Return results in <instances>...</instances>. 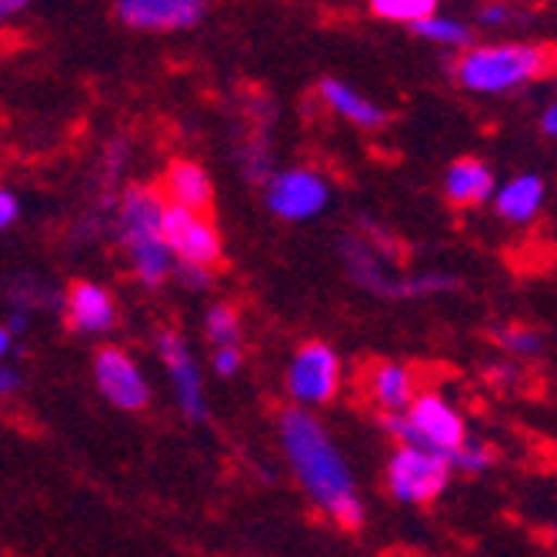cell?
<instances>
[{"label":"cell","instance_id":"cell-19","mask_svg":"<svg viewBox=\"0 0 557 557\" xmlns=\"http://www.w3.org/2000/svg\"><path fill=\"white\" fill-rule=\"evenodd\" d=\"M371 11L391 24H418L437 11V0H371Z\"/></svg>","mask_w":557,"mask_h":557},{"label":"cell","instance_id":"cell-25","mask_svg":"<svg viewBox=\"0 0 557 557\" xmlns=\"http://www.w3.org/2000/svg\"><path fill=\"white\" fill-rule=\"evenodd\" d=\"M21 218V200L11 187H0V231L14 227Z\"/></svg>","mask_w":557,"mask_h":557},{"label":"cell","instance_id":"cell-23","mask_svg":"<svg viewBox=\"0 0 557 557\" xmlns=\"http://www.w3.org/2000/svg\"><path fill=\"white\" fill-rule=\"evenodd\" d=\"M244 174L250 181H268V174H271V150H268L264 140H255V144L247 147V154H244Z\"/></svg>","mask_w":557,"mask_h":557},{"label":"cell","instance_id":"cell-12","mask_svg":"<svg viewBox=\"0 0 557 557\" xmlns=\"http://www.w3.org/2000/svg\"><path fill=\"white\" fill-rule=\"evenodd\" d=\"M161 197L168 205H181L190 211H211L214 200V184L208 177V171L197 161H174L164 171V184H161Z\"/></svg>","mask_w":557,"mask_h":557},{"label":"cell","instance_id":"cell-8","mask_svg":"<svg viewBox=\"0 0 557 557\" xmlns=\"http://www.w3.org/2000/svg\"><path fill=\"white\" fill-rule=\"evenodd\" d=\"M94 381L121 411H144L150 404V384L124 347H100L94 354Z\"/></svg>","mask_w":557,"mask_h":557},{"label":"cell","instance_id":"cell-16","mask_svg":"<svg viewBox=\"0 0 557 557\" xmlns=\"http://www.w3.org/2000/svg\"><path fill=\"white\" fill-rule=\"evenodd\" d=\"M321 97H324V104H327L337 117L350 121L354 127H368V131H374V127H381V124L387 121V111H384V108L371 104V100H368L364 94H358L354 87H347L344 81L324 77V81H321Z\"/></svg>","mask_w":557,"mask_h":557},{"label":"cell","instance_id":"cell-28","mask_svg":"<svg viewBox=\"0 0 557 557\" xmlns=\"http://www.w3.org/2000/svg\"><path fill=\"white\" fill-rule=\"evenodd\" d=\"M30 0H0V21H8V17H17L27 11Z\"/></svg>","mask_w":557,"mask_h":557},{"label":"cell","instance_id":"cell-32","mask_svg":"<svg viewBox=\"0 0 557 557\" xmlns=\"http://www.w3.org/2000/svg\"><path fill=\"white\" fill-rule=\"evenodd\" d=\"M8 331H11V334H24V331H27V314H24V311H14V314L8 318Z\"/></svg>","mask_w":557,"mask_h":557},{"label":"cell","instance_id":"cell-6","mask_svg":"<svg viewBox=\"0 0 557 557\" xmlns=\"http://www.w3.org/2000/svg\"><path fill=\"white\" fill-rule=\"evenodd\" d=\"M287 391L304 408H318L337 397L341 391V358L324 341H311L297 347L294 361L287 368Z\"/></svg>","mask_w":557,"mask_h":557},{"label":"cell","instance_id":"cell-27","mask_svg":"<svg viewBox=\"0 0 557 557\" xmlns=\"http://www.w3.org/2000/svg\"><path fill=\"white\" fill-rule=\"evenodd\" d=\"M21 387V374L14 368L4 364V358H0V397H8Z\"/></svg>","mask_w":557,"mask_h":557},{"label":"cell","instance_id":"cell-21","mask_svg":"<svg viewBox=\"0 0 557 557\" xmlns=\"http://www.w3.org/2000/svg\"><path fill=\"white\" fill-rule=\"evenodd\" d=\"M500 347L511 354V358H541L544 354V337L537 334V331H531V327H524V324H515V327H504L500 331Z\"/></svg>","mask_w":557,"mask_h":557},{"label":"cell","instance_id":"cell-2","mask_svg":"<svg viewBox=\"0 0 557 557\" xmlns=\"http://www.w3.org/2000/svg\"><path fill=\"white\" fill-rule=\"evenodd\" d=\"M117 237L144 287H161L174 274L164 237V197L154 187H127L117 205Z\"/></svg>","mask_w":557,"mask_h":557},{"label":"cell","instance_id":"cell-7","mask_svg":"<svg viewBox=\"0 0 557 557\" xmlns=\"http://www.w3.org/2000/svg\"><path fill=\"white\" fill-rule=\"evenodd\" d=\"M264 200L281 221H311L331 205V187L321 174L308 168H290L268 174Z\"/></svg>","mask_w":557,"mask_h":557},{"label":"cell","instance_id":"cell-13","mask_svg":"<svg viewBox=\"0 0 557 557\" xmlns=\"http://www.w3.org/2000/svg\"><path fill=\"white\" fill-rule=\"evenodd\" d=\"M544 197H547V184L537 174H518L508 184L494 187V194H491L494 211L511 224L534 221L544 208Z\"/></svg>","mask_w":557,"mask_h":557},{"label":"cell","instance_id":"cell-14","mask_svg":"<svg viewBox=\"0 0 557 557\" xmlns=\"http://www.w3.org/2000/svg\"><path fill=\"white\" fill-rule=\"evenodd\" d=\"M344 261H347V271L350 277L358 281L364 290L377 294V297H387V300H397L400 294V277H394V271L384 264V258L377 250L358 237H347L344 240Z\"/></svg>","mask_w":557,"mask_h":557},{"label":"cell","instance_id":"cell-10","mask_svg":"<svg viewBox=\"0 0 557 557\" xmlns=\"http://www.w3.org/2000/svg\"><path fill=\"white\" fill-rule=\"evenodd\" d=\"M158 354L161 361L171 374V384H174V394H177V404L181 411L190 418V421H205L208 418V397H205V381H200V368L194 361L190 347L184 344V337L177 331H164L158 334Z\"/></svg>","mask_w":557,"mask_h":557},{"label":"cell","instance_id":"cell-5","mask_svg":"<svg viewBox=\"0 0 557 557\" xmlns=\"http://www.w3.org/2000/svg\"><path fill=\"white\" fill-rule=\"evenodd\" d=\"M164 237H168L174 264L214 268L224 255L221 234L211 224L208 211H190V208L168 205L164 200Z\"/></svg>","mask_w":557,"mask_h":557},{"label":"cell","instance_id":"cell-4","mask_svg":"<svg viewBox=\"0 0 557 557\" xmlns=\"http://www.w3.org/2000/svg\"><path fill=\"white\" fill-rule=\"evenodd\" d=\"M450 461L441 450L421 447V444H400L384 471L387 491L400 504H431L444 494L450 484Z\"/></svg>","mask_w":557,"mask_h":557},{"label":"cell","instance_id":"cell-17","mask_svg":"<svg viewBox=\"0 0 557 557\" xmlns=\"http://www.w3.org/2000/svg\"><path fill=\"white\" fill-rule=\"evenodd\" d=\"M368 391L374 397V404L391 414V411H404L408 404L414 400L418 394V384H414V374L404 368V364H394V361H384L371 371L368 377Z\"/></svg>","mask_w":557,"mask_h":557},{"label":"cell","instance_id":"cell-11","mask_svg":"<svg viewBox=\"0 0 557 557\" xmlns=\"http://www.w3.org/2000/svg\"><path fill=\"white\" fill-rule=\"evenodd\" d=\"M67 324L77 334H108L117 324V300L104 284L94 281H74L67 297Z\"/></svg>","mask_w":557,"mask_h":557},{"label":"cell","instance_id":"cell-30","mask_svg":"<svg viewBox=\"0 0 557 557\" xmlns=\"http://www.w3.org/2000/svg\"><path fill=\"white\" fill-rule=\"evenodd\" d=\"M14 354V334L8 331V324H0V358Z\"/></svg>","mask_w":557,"mask_h":557},{"label":"cell","instance_id":"cell-31","mask_svg":"<svg viewBox=\"0 0 557 557\" xmlns=\"http://www.w3.org/2000/svg\"><path fill=\"white\" fill-rule=\"evenodd\" d=\"M491 374H494V377H500L497 384H511V381H518V377H521V371H518V368H511V364H504V368H494Z\"/></svg>","mask_w":557,"mask_h":557},{"label":"cell","instance_id":"cell-15","mask_svg":"<svg viewBox=\"0 0 557 557\" xmlns=\"http://www.w3.org/2000/svg\"><path fill=\"white\" fill-rule=\"evenodd\" d=\"M497 181L491 174V168L478 158H461L454 161L444 174V194L454 208H478L487 205L494 194Z\"/></svg>","mask_w":557,"mask_h":557},{"label":"cell","instance_id":"cell-29","mask_svg":"<svg viewBox=\"0 0 557 557\" xmlns=\"http://www.w3.org/2000/svg\"><path fill=\"white\" fill-rule=\"evenodd\" d=\"M541 131H544V137H554V134H557V108H554V104H547V108H544Z\"/></svg>","mask_w":557,"mask_h":557},{"label":"cell","instance_id":"cell-18","mask_svg":"<svg viewBox=\"0 0 557 557\" xmlns=\"http://www.w3.org/2000/svg\"><path fill=\"white\" fill-rule=\"evenodd\" d=\"M418 37L424 40H434V44H444V47H468L471 44V27L461 24V21H450V17H441L437 11L421 17L418 24H411Z\"/></svg>","mask_w":557,"mask_h":557},{"label":"cell","instance_id":"cell-1","mask_svg":"<svg viewBox=\"0 0 557 557\" xmlns=\"http://www.w3.org/2000/svg\"><path fill=\"white\" fill-rule=\"evenodd\" d=\"M281 444L287 465L318 508L344 531H361L368 521L364 500L354 487V474L341 447L308 408H287L281 414Z\"/></svg>","mask_w":557,"mask_h":557},{"label":"cell","instance_id":"cell-3","mask_svg":"<svg viewBox=\"0 0 557 557\" xmlns=\"http://www.w3.org/2000/svg\"><path fill=\"white\" fill-rule=\"evenodd\" d=\"M550 71V50L537 44H484L471 47L454 64V77L474 94H508L541 81Z\"/></svg>","mask_w":557,"mask_h":557},{"label":"cell","instance_id":"cell-26","mask_svg":"<svg viewBox=\"0 0 557 557\" xmlns=\"http://www.w3.org/2000/svg\"><path fill=\"white\" fill-rule=\"evenodd\" d=\"M511 21V8H504V4H491L481 11V24L484 27H500V24H508Z\"/></svg>","mask_w":557,"mask_h":557},{"label":"cell","instance_id":"cell-20","mask_svg":"<svg viewBox=\"0 0 557 557\" xmlns=\"http://www.w3.org/2000/svg\"><path fill=\"white\" fill-rule=\"evenodd\" d=\"M205 331L208 341L218 344H237L240 341V314L231 308V304H214V308L205 314Z\"/></svg>","mask_w":557,"mask_h":557},{"label":"cell","instance_id":"cell-24","mask_svg":"<svg viewBox=\"0 0 557 557\" xmlns=\"http://www.w3.org/2000/svg\"><path fill=\"white\" fill-rule=\"evenodd\" d=\"M240 364H244V354L237 344H218L214 347V371L221 377H234L240 371Z\"/></svg>","mask_w":557,"mask_h":557},{"label":"cell","instance_id":"cell-9","mask_svg":"<svg viewBox=\"0 0 557 557\" xmlns=\"http://www.w3.org/2000/svg\"><path fill=\"white\" fill-rule=\"evenodd\" d=\"M117 21L131 30L174 34L190 30L205 21L208 0H117Z\"/></svg>","mask_w":557,"mask_h":557},{"label":"cell","instance_id":"cell-22","mask_svg":"<svg viewBox=\"0 0 557 557\" xmlns=\"http://www.w3.org/2000/svg\"><path fill=\"white\" fill-rule=\"evenodd\" d=\"M447 461L450 468H458V471H468V474H478V471H487L491 468V450L484 444H474L471 437H465L458 447H454L447 454Z\"/></svg>","mask_w":557,"mask_h":557}]
</instances>
